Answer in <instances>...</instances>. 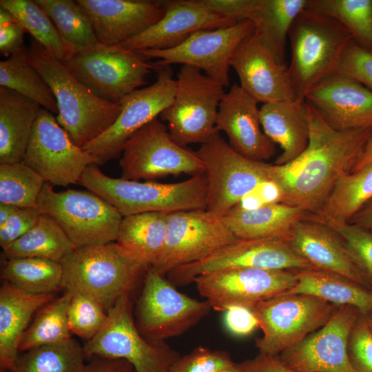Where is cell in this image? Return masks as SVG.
Wrapping results in <instances>:
<instances>
[{
  "instance_id": "6da1fadb",
  "label": "cell",
  "mask_w": 372,
  "mask_h": 372,
  "mask_svg": "<svg viewBox=\"0 0 372 372\" xmlns=\"http://www.w3.org/2000/svg\"><path fill=\"white\" fill-rule=\"evenodd\" d=\"M307 107L310 128L307 148L288 164H272L271 173L272 183L280 192L279 203L311 214L323 205L338 178L351 172L372 128L338 131L312 107L308 104Z\"/></svg>"
},
{
  "instance_id": "7a4b0ae2",
  "label": "cell",
  "mask_w": 372,
  "mask_h": 372,
  "mask_svg": "<svg viewBox=\"0 0 372 372\" xmlns=\"http://www.w3.org/2000/svg\"><path fill=\"white\" fill-rule=\"evenodd\" d=\"M27 55L54 94L57 122L76 146L83 148L113 125L121 113L120 104L96 94L33 38Z\"/></svg>"
},
{
  "instance_id": "3957f363",
  "label": "cell",
  "mask_w": 372,
  "mask_h": 372,
  "mask_svg": "<svg viewBox=\"0 0 372 372\" xmlns=\"http://www.w3.org/2000/svg\"><path fill=\"white\" fill-rule=\"evenodd\" d=\"M79 183L112 205L123 217L145 212L172 214L207 208L205 174L175 183L140 182L110 177L96 165H90Z\"/></svg>"
},
{
  "instance_id": "277c9868",
  "label": "cell",
  "mask_w": 372,
  "mask_h": 372,
  "mask_svg": "<svg viewBox=\"0 0 372 372\" xmlns=\"http://www.w3.org/2000/svg\"><path fill=\"white\" fill-rule=\"evenodd\" d=\"M61 263L62 289L92 298L106 311L149 268L116 242L76 248Z\"/></svg>"
},
{
  "instance_id": "5b68a950",
  "label": "cell",
  "mask_w": 372,
  "mask_h": 372,
  "mask_svg": "<svg viewBox=\"0 0 372 372\" xmlns=\"http://www.w3.org/2000/svg\"><path fill=\"white\" fill-rule=\"evenodd\" d=\"M288 37L291 58L287 70L295 100L303 101L313 87L338 73L353 37L338 21L305 10L295 19Z\"/></svg>"
},
{
  "instance_id": "8992f818",
  "label": "cell",
  "mask_w": 372,
  "mask_h": 372,
  "mask_svg": "<svg viewBox=\"0 0 372 372\" xmlns=\"http://www.w3.org/2000/svg\"><path fill=\"white\" fill-rule=\"evenodd\" d=\"M207 183V208L222 218L265 183L272 182V164L249 159L214 134L195 151Z\"/></svg>"
},
{
  "instance_id": "52a82bcc",
  "label": "cell",
  "mask_w": 372,
  "mask_h": 372,
  "mask_svg": "<svg viewBox=\"0 0 372 372\" xmlns=\"http://www.w3.org/2000/svg\"><path fill=\"white\" fill-rule=\"evenodd\" d=\"M176 81L173 102L159 117L180 146L202 145L218 132L216 125L225 87L200 69L187 65H182Z\"/></svg>"
},
{
  "instance_id": "ba28073f",
  "label": "cell",
  "mask_w": 372,
  "mask_h": 372,
  "mask_svg": "<svg viewBox=\"0 0 372 372\" xmlns=\"http://www.w3.org/2000/svg\"><path fill=\"white\" fill-rule=\"evenodd\" d=\"M37 207L60 225L76 248L117 240L123 216L90 191L68 189L57 192L53 185L45 183Z\"/></svg>"
},
{
  "instance_id": "9c48e42d",
  "label": "cell",
  "mask_w": 372,
  "mask_h": 372,
  "mask_svg": "<svg viewBox=\"0 0 372 372\" xmlns=\"http://www.w3.org/2000/svg\"><path fill=\"white\" fill-rule=\"evenodd\" d=\"M338 307L304 294L263 300L251 309L262 331V336L256 339V347L260 353L280 355L322 327Z\"/></svg>"
},
{
  "instance_id": "30bf717a",
  "label": "cell",
  "mask_w": 372,
  "mask_h": 372,
  "mask_svg": "<svg viewBox=\"0 0 372 372\" xmlns=\"http://www.w3.org/2000/svg\"><path fill=\"white\" fill-rule=\"evenodd\" d=\"M107 313L105 327L83 346L87 359L121 358L136 372L170 371L181 355L165 341L150 340L141 335L134 321L130 294L120 298Z\"/></svg>"
},
{
  "instance_id": "8fae6325",
  "label": "cell",
  "mask_w": 372,
  "mask_h": 372,
  "mask_svg": "<svg viewBox=\"0 0 372 372\" xmlns=\"http://www.w3.org/2000/svg\"><path fill=\"white\" fill-rule=\"evenodd\" d=\"M63 63L99 96L118 104L147 84L153 70L152 62L138 52L99 43L76 50Z\"/></svg>"
},
{
  "instance_id": "7c38bea8",
  "label": "cell",
  "mask_w": 372,
  "mask_h": 372,
  "mask_svg": "<svg viewBox=\"0 0 372 372\" xmlns=\"http://www.w3.org/2000/svg\"><path fill=\"white\" fill-rule=\"evenodd\" d=\"M211 309L207 300L200 301L180 293L167 278L150 267L145 273L134 321L147 339L165 341L185 333Z\"/></svg>"
},
{
  "instance_id": "4fadbf2b",
  "label": "cell",
  "mask_w": 372,
  "mask_h": 372,
  "mask_svg": "<svg viewBox=\"0 0 372 372\" xmlns=\"http://www.w3.org/2000/svg\"><path fill=\"white\" fill-rule=\"evenodd\" d=\"M121 177L130 180H152L182 174H204L195 151L183 147L170 136L158 118L137 130L126 142L120 160Z\"/></svg>"
},
{
  "instance_id": "5bb4252c",
  "label": "cell",
  "mask_w": 372,
  "mask_h": 372,
  "mask_svg": "<svg viewBox=\"0 0 372 372\" xmlns=\"http://www.w3.org/2000/svg\"><path fill=\"white\" fill-rule=\"evenodd\" d=\"M152 63L156 81L125 96L120 103L121 111L113 125L82 148L94 159L95 165H103L121 154L128 139L172 103L176 87L172 68L158 61Z\"/></svg>"
},
{
  "instance_id": "9a60e30c",
  "label": "cell",
  "mask_w": 372,
  "mask_h": 372,
  "mask_svg": "<svg viewBox=\"0 0 372 372\" xmlns=\"http://www.w3.org/2000/svg\"><path fill=\"white\" fill-rule=\"evenodd\" d=\"M238 240L221 218L206 209L169 214L165 245L152 267L165 276Z\"/></svg>"
},
{
  "instance_id": "2e32d148",
  "label": "cell",
  "mask_w": 372,
  "mask_h": 372,
  "mask_svg": "<svg viewBox=\"0 0 372 372\" xmlns=\"http://www.w3.org/2000/svg\"><path fill=\"white\" fill-rule=\"evenodd\" d=\"M236 268L295 270L314 267L296 254L286 240L239 239L201 260L174 269L167 278L174 286H185L198 276Z\"/></svg>"
},
{
  "instance_id": "e0dca14e",
  "label": "cell",
  "mask_w": 372,
  "mask_h": 372,
  "mask_svg": "<svg viewBox=\"0 0 372 372\" xmlns=\"http://www.w3.org/2000/svg\"><path fill=\"white\" fill-rule=\"evenodd\" d=\"M296 282L293 270L253 268L214 271L193 281L211 309L222 312L234 306L251 309L259 302L289 291Z\"/></svg>"
},
{
  "instance_id": "ac0fdd59",
  "label": "cell",
  "mask_w": 372,
  "mask_h": 372,
  "mask_svg": "<svg viewBox=\"0 0 372 372\" xmlns=\"http://www.w3.org/2000/svg\"><path fill=\"white\" fill-rule=\"evenodd\" d=\"M22 162L52 185L79 183L94 159L76 146L53 114L41 107Z\"/></svg>"
},
{
  "instance_id": "d6986e66",
  "label": "cell",
  "mask_w": 372,
  "mask_h": 372,
  "mask_svg": "<svg viewBox=\"0 0 372 372\" xmlns=\"http://www.w3.org/2000/svg\"><path fill=\"white\" fill-rule=\"evenodd\" d=\"M254 32L253 22L245 20L229 27L195 32L173 48L136 52L147 60L158 59L161 64L197 68L227 87L231 57L238 46Z\"/></svg>"
},
{
  "instance_id": "ffe728a7",
  "label": "cell",
  "mask_w": 372,
  "mask_h": 372,
  "mask_svg": "<svg viewBox=\"0 0 372 372\" xmlns=\"http://www.w3.org/2000/svg\"><path fill=\"white\" fill-rule=\"evenodd\" d=\"M360 313L355 307L339 306L322 327L282 351L280 359L298 372H356L349 360L348 342Z\"/></svg>"
},
{
  "instance_id": "44dd1931",
  "label": "cell",
  "mask_w": 372,
  "mask_h": 372,
  "mask_svg": "<svg viewBox=\"0 0 372 372\" xmlns=\"http://www.w3.org/2000/svg\"><path fill=\"white\" fill-rule=\"evenodd\" d=\"M162 3L165 14L161 20L137 36L115 45L130 51L170 49L181 44L195 32L238 23L212 12L203 0Z\"/></svg>"
},
{
  "instance_id": "7402d4cb",
  "label": "cell",
  "mask_w": 372,
  "mask_h": 372,
  "mask_svg": "<svg viewBox=\"0 0 372 372\" xmlns=\"http://www.w3.org/2000/svg\"><path fill=\"white\" fill-rule=\"evenodd\" d=\"M304 101L335 130L372 128V90L349 76L337 73L327 78Z\"/></svg>"
},
{
  "instance_id": "603a6c76",
  "label": "cell",
  "mask_w": 372,
  "mask_h": 372,
  "mask_svg": "<svg viewBox=\"0 0 372 372\" xmlns=\"http://www.w3.org/2000/svg\"><path fill=\"white\" fill-rule=\"evenodd\" d=\"M240 87L258 103L295 100L285 65L255 32L235 50L230 62Z\"/></svg>"
},
{
  "instance_id": "cb8c5ba5",
  "label": "cell",
  "mask_w": 372,
  "mask_h": 372,
  "mask_svg": "<svg viewBox=\"0 0 372 372\" xmlns=\"http://www.w3.org/2000/svg\"><path fill=\"white\" fill-rule=\"evenodd\" d=\"M216 127L226 134L234 150L249 159L265 162L276 152L262 128L258 102L237 83L219 105Z\"/></svg>"
},
{
  "instance_id": "d4e9b609",
  "label": "cell",
  "mask_w": 372,
  "mask_h": 372,
  "mask_svg": "<svg viewBox=\"0 0 372 372\" xmlns=\"http://www.w3.org/2000/svg\"><path fill=\"white\" fill-rule=\"evenodd\" d=\"M88 15L99 43L115 45L142 33L165 14L162 1L76 0Z\"/></svg>"
},
{
  "instance_id": "484cf974",
  "label": "cell",
  "mask_w": 372,
  "mask_h": 372,
  "mask_svg": "<svg viewBox=\"0 0 372 372\" xmlns=\"http://www.w3.org/2000/svg\"><path fill=\"white\" fill-rule=\"evenodd\" d=\"M288 242L314 268L338 273L372 290L352 262L342 237L329 225L306 217L294 225Z\"/></svg>"
},
{
  "instance_id": "4316f807",
  "label": "cell",
  "mask_w": 372,
  "mask_h": 372,
  "mask_svg": "<svg viewBox=\"0 0 372 372\" xmlns=\"http://www.w3.org/2000/svg\"><path fill=\"white\" fill-rule=\"evenodd\" d=\"M54 298V293H30L3 280L0 289L1 371H13L21 340L32 316Z\"/></svg>"
},
{
  "instance_id": "83f0119b",
  "label": "cell",
  "mask_w": 372,
  "mask_h": 372,
  "mask_svg": "<svg viewBox=\"0 0 372 372\" xmlns=\"http://www.w3.org/2000/svg\"><path fill=\"white\" fill-rule=\"evenodd\" d=\"M260 119L265 134L282 149L274 165L288 164L301 156L309 145L310 128L305 101L264 103Z\"/></svg>"
},
{
  "instance_id": "f1b7e54d",
  "label": "cell",
  "mask_w": 372,
  "mask_h": 372,
  "mask_svg": "<svg viewBox=\"0 0 372 372\" xmlns=\"http://www.w3.org/2000/svg\"><path fill=\"white\" fill-rule=\"evenodd\" d=\"M308 216L303 209L282 203L252 209L234 208L221 218L238 239L289 240L294 225Z\"/></svg>"
},
{
  "instance_id": "f546056e",
  "label": "cell",
  "mask_w": 372,
  "mask_h": 372,
  "mask_svg": "<svg viewBox=\"0 0 372 372\" xmlns=\"http://www.w3.org/2000/svg\"><path fill=\"white\" fill-rule=\"evenodd\" d=\"M41 107L0 86V164L22 162Z\"/></svg>"
},
{
  "instance_id": "4dcf8cb0",
  "label": "cell",
  "mask_w": 372,
  "mask_h": 372,
  "mask_svg": "<svg viewBox=\"0 0 372 372\" xmlns=\"http://www.w3.org/2000/svg\"><path fill=\"white\" fill-rule=\"evenodd\" d=\"M293 271L296 285L281 295H311L338 306L355 307L364 315L372 309V290L345 276L315 268Z\"/></svg>"
},
{
  "instance_id": "1f68e13d",
  "label": "cell",
  "mask_w": 372,
  "mask_h": 372,
  "mask_svg": "<svg viewBox=\"0 0 372 372\" xmlns=\"http://www.w3.org/2000/svg\"><path fill=\"white\" fill-rule=\"evenodd\" d=\"M371 198L372 162L355 172L344 173L323 205L308 218L336 227L347 223Z\"/></svg>"
},
{
  "instance_id": "d6a6232c",
  "label": "cell",
  "mask_w": 372,
  "mask_h": 372,
  "mask_svg": "<svg viewBox=\"0 0 372 372\" xmlns=\"http://www.w3.org/2000/svg\"><path fill=\"white\" fill-rule=\"evenodd\" d=\"M168 214L145 212L123 216L116 242L147 267H152L165 245Z\"/></svg>"
},
{
  "instance_id": "836d02e7",
  "label": "cell",
  "mask_w": 372,
  "mask_h": 372,
  "mask_svg": "<svg viewBox=\"0 0 372 372\" xmlns=\"http://www.w3.org/2000/svg\"><path fill=\"white\" fill-rule=\"evenodd\" d=\"M307 2V0H259L249 19L255 26V32L283 65L287 38Z\"/></svg>"
},
{
  "instance_id": "e575fe53",
  "label": "cell",
  "mask_w": 372,
  "mask_h": 372,
  "mask_svg": "<svg viewBox=\"0 0 372 372\" xmlns=\"http://www.w3.org/2000/svg\"><path fill=\"white\" fill-rule=\"evenodd\" d=\"M76 247L60 225L42 214L28 232L3 249L6 259L40 258L61 262Z\"/></svg>"
},
{
  "instance_id": "d590c367",
  "label": "cell",
  "mask_w": 372,
  "mask_h": 372,
  "mask_svg": "<svg viewBox=\"0 0 372 372\" xmlns=\"http://www.w3.org/2000/svg\"><path fill=\"white\" fill-rule=\"evenodd\" d=\"M1 278L16 287L34 294H52L62 288L61 262L40 258L6 259Z\"/></svg>"
},
{
  "instance_id": "8d00e7d4",
  "label": "cell",
  "mask_w": 372,
  "mask_h": 372,
  "mask_svg": "<svg viewBox=\"0 0 372 372\" xmlns=\"http://www.w3.org/2000/svg\"><path fill=\"white\" fill-rule=\"evenodd\" d=\"M0 86L14 90L35 101L52 114H58L54 94L30 64L25 48L0 61Z\"/></svg>"
},
{
  "instance_id": "74e56055",
  "label": "cell",
  "mask_w": 372,
  "mask_h": 372,
  "mask_svg": "<svg viewBox=\"0 0 372 372\" xmlns=\"http://www.w3.org/2000/svg\"><path fill=\"white\" fill-rule=\"evenodd\" d=\"M72 293L65 291L54 298L37 313L25 330L19 346V352L72 339L68 309Z\"/></svg>"
},
{
  "instance_id": "f35d334b",
  "label": "cell",
  "mask_w": 372,
  "mask_h": 372,
  "mask_svg": "<svg viewBox=\"0 0 372 372\" xmlns=\"http://www.w3.org/2000/svg\"><path fill=\"white\" fill-rule=\"evenodd\" d=\"M0 7L9 10L32 37L62 62L77 50L59 34L45 11L32 0H1Z\"/></svg>"
},
{
  "instance_id": "ab89813d",
  "label": "cell",
  "mask_w": 372,
  "mask_h": 372,
  "mask_svg": "<svg viewBox=\"0 0 372 372\" xmlns=\"http://www.w3.org/2000/svg\"><path fill=\"white\" fill-rule=\"evenodd\" d=\"M304 10L338 21L358 45L372 52V0H307Z\"/></svg>"
},
{
  "instance_id": "60d3db41",
  "label": "cell",
  "mask_w": 372,
  "mask_h": 372,
  "mask_svg": "<svg viewBox=\"0 0 372 372\" xmlns=\"http://www.w3.org/2000/svg\"><path fill=\"white\" fill-rule=\"evenodd\" d=\"M86 359L84 347L72 338L25 351L12 372H82Z\"/></svg>"
},
{
  "instance_id": "b9f144b4",
  "label": "cell",
  "mask_w": 372,
  "mask_h": 372,
  "mask_svg": "<svg viewBox=\"0 0 372 372\" xmlns=\"http://www.w3.org/2000/svg\"><path fill=\"white\" fill-rule=\"evenodd\" d=\"M63 39L76 50L98 43L92 22L76 1L35 0Z\"/></svg>"
},
{
  "instance_id": "7bdbcfd3",
  "label": "cell",
  "mask_w": 372,
  "mask_h": 372,
  "mask_svg": "<svg viewBox=\"0 0 372 372\" xmlns=\"http://www.w3.org/2000/svg\"><path fill=\"white\" fill-rule=\"evenodd\" d=\"M45 181L23 162L0 164V203L37 207Z\"/></svg>"
},
{
  "instance_id": "ee69618b",
  "label": "cell",
  "mask_w": 372,
  "mask_h": 372,
  "mask_svg": "<svg viewBox=\"0 0 372 372\" xmlns=\"http://www.w3.org/2000/svg\"><path fill=\"white\" fill-rule=\"evenodd\" d=\"M68 318L72 333L89 341L105 327L108 313L92 298L82 293H72Z\"/></svg>"
},
{
  "instance_id": "f6af8a7d",
  "label": "cell",
  "mask_w": 372,
  "mask_h": 372,
  "mask_svg": "<svg viewBox=\"0 0 372 372\" xmlns=\"http://www.w3.org/2000/svg\"><path fill=\"white\" fill-rule=\"evenodd\" d=\"M333 229L342 237L352 262L372 288V232L350 223Z\"/></svg>"
},
{
  "instance_id": "bcb514c9",
  "label": "cell",
  "mask_w": 372,
  "mask_h": 372,
  "mask_svg": "<svg viewBox=\"0 0 372 372\" xmlns=\"http://www.w3.org/2000/svg\"><path fill=\"white\" fill-rule=\"evenodd\" d=\"M234 363L229 353L225 351L198 347L180 356L169 372H218Z\"/></svg>"
},
{
  "instance_id": "7dc6e473",
  "label": "cell",
  "mask_w": 372,
  "mask_h": 372,
  "mask_svg": "<svg viewBox=\"0 0 372 372\" xmlns=\"http://www.w3.org/2000/svg\"><path fill=\"white\" fill-rule=\"evenodd\" d=\"M348 354L356 372H372V331L362 313L351 331Z\"/></svg>"
},
{
  "instance_id": "c3c4849f",
  "label": "cell",
  "mask_w": 372,
  "mask_h": 372,
  "mask_svg": "<svg viewBox=\"0 0 372 372\" xmlns=\"http://www.w3.org/2000/svg\"><path fill=\"white\" fill-rule=\"evenodd\" d=\"M338 73L359 81L372 90V52L351 40L342 55Z\"/></svg>"
},
{
  "instance_id": "681fc988",
  "label": "cell",
  "mask_w": 372,
  "mask_h": 372,
  "mask_svg": "<svg viewBox=\"0 0 372 372\" xmlns=\"http://www.w3.org/2000/svg\"><path fill=\"white\" fill-rule=\"evenodd\" d=\"M41 213L37 207H19L0 227V245L3 249L28 232L38 222Z\"/></svg>"
},
{
  "instance_id": "f907efd6",
  "label": "cell",
  "mask_w": 372,
  "mask_h": 372,
  "mask_svg": "<svg viewBox=\"0 0 372 372\" xmlns=\"http://www.w3.org/2000/svg\"><path fill=\"white\" fill-rule=\"evenodd\" d=\"M223 323L232 335L245 337L259 328L258 322L251 309L234 306L224 311Z\"/></svg>"
},
{
  "instance_id": "816d5d0a",
  "label": "cell",
  "mask_w": 372,
  "mask_h": 372,
  "mask_svg": "<svg viewBox=\"0 0 372 372\" xmlns=\"http://www.w3.org/2000/svg\"><path fill=\"white\" fill-rule=\"evenodd\" d=\"M212 12L240 22L249 20L257 8L259 0H203Z\"/></svg>"
},
{
  "instance_id": "f5cc1de1",
  "label": "cell",
  "mask_w": 372,
  "mask_h": 372,
  "mask_svg": "<svg viewBox=\"0 0 372 372\" xmlns=\"http://www.w3.org/2000/svg\"><path fill=\"white\" fill-rule=\"evenodd\" d=\"M238 365L242 372H298L287 366L279 355L259 353L256 357L238 363Z\"/></svg>"
},
{
  "instance_id": "db71d44e",
  "label": "cell",
  "mask_w": 372,
  "mask_h": 372,
  "mask_svg": "<svg viewBox=\"0 0 372 372\" xmlns=\"http://www.w3.org/2000/svg\"><path fill=\"white\" fill-rule=\"evenodd\" d=\"M26 32L24 27L15 21L0 25V52L6 57L25 48L23 37Z\"/></svg>"
},
{
  "instance_id": "11a10c76",
  "label": "cell",
  "mask_w": 372,
  "mask_h": 372,
  "mask_svg": "<svg viewBox=\"0 0 372 372\" xmlns=\"http://www.w3.org/2000/svg\"><path fill=\"white\" fill-rule=\"evenodd\" d=\"M82 372H136L134 366L121 358L92 356Z\"/></svg>"
},
{
  "instance_id": "9f6ffc18",
  "label": "cell",
  "mask_w": 372,
  "mask_h": 372,
  "mask_svg": "<svg viewBox=\"0 0 372 372\" xmlns=\"http://www.w3.org/2000/svg\"><path fill=\"white\" fill-rule=\"evenodd\" d=\"M347 223L372 232V198L360 207Z\"/></svg>"
},
{
  "instance_id": "6f0895ef",
  "label": "cell",
  "mask_w": 372,
  "mask_h": 372,
  "mask_svg": "<svg viewBox=\"0 0 372 372\" xmlns=\"http://www.w3.org/2000/svg\"><path fill=\"white\" fill-rule=\"evenodd\" d=\"M371 162H372V129L360 156L350 172H355Z\"/></svg>"
},
{
  "instance_id": "680465c9",
  "label": "cell",
  "mask_w": 372,
  "mask_h": 372,
  "mask_svg": "<svg viewBox=\"0 0 372 372\" xmlns=\"http://www.w3.org/2000/svg\"><path fill=\"white\" fill-rule=\"evenodd\" d=\"M19 207L6 203H0V227H3Z\"/></svg>"
},
{
  "instance_id": "91938a15",
  "label": "cell",
  "mask_w": 372,
  "mask_h": 372,
  "mask_svg": "<svg viewBox=\"0 0 372 372\" xmlns=\"http://www.w3.org/2000/svg\"><path fill=\"white\" fill-rule=\"evenodd\" d=\"M15 21H18L9 10L0 7V25Z\"/></svg>"
},
{
  "instance_id": "94428289",
  "label": "cell",
  "mask_w": 372,
  "mask_h": 372,
  "mask_svg": "<svg viewBox=\"0 0 372 372\" xmlns=\"http://www.w3.org/2000/svg\"><path fill=\"white\" fill-rule=\"evenodd\" d=\"M218 372H242V371L238 365V363L235 362L234 364L224 368Z\"/></svg>"
},
{
  "instance_id": "6125c7cd",
  "label": "cell",
  "mask_w": 372,
  "mask_h": 372,
  "mask_svg": "<svg viewBox=\"0 0 372 372\" xmlns=\"http://www.w3.org/2000/svg\"><path fill=\"white\" fill-rule=\"evenodd\" d=\"M364 315V314H363ZM367 324L372 331V309L366 314L364 315Z\"/></svg>"
}]
</instances>
